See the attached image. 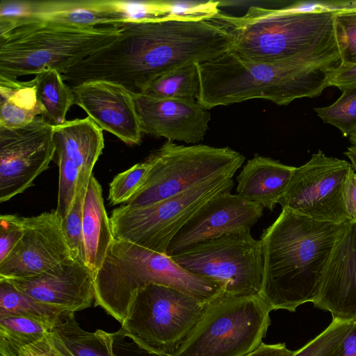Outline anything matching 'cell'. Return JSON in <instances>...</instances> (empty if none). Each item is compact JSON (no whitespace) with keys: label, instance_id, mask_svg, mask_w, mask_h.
Returning a JSON list of instances; mask_svg holds the SVG:
<instances>
[{"label":"cell","instance_id":"obj_1","mask_svg":"<svg viewBox=\"0 0 356 356\" xmlns=\"http://www.w3.org/2000/svg\"><path fill=\"white\" fill-rule=\"evenodd\" d=\"M109 46L63 72L74 86L105 81L142 93L156 78L191 63H201L233 48L230 35L205 19L163 17L131 20Z\"/></svg>","mask_w":356,"mask_h":356},{"label":"cell","instance_id":"obj_2","mask_svg":"<svg viewBox=\"0 0 356 356\" xmlns=\"http://www.w3.org/2000/svg\"><path fill=\"white\" fill-rule=\"evenodd\" d=\"M346 222L319 221L283 209L264 230L260 238V296L273 310L294 312L301 305L314 302L333 248Z\"/></svg>","mask_w":356,"mask_h":356},{"label":"cell","instance_id":"obj_3","mask_svg":"<svg viewBox=\"0 0 356 356\" xmlns=\"http://www.w3.org/2000/svg\"><path fill=\"white\" fill-rule=\"evenodd\" d=\"M339 54L278 63L245 60L233 49L197 63V103L207 109L252 99L288 105L300 98L321 95L341 65Z\"/></svg>","mask_w":356,"mask_h":356},{"label":"cell","instance_id":"obj_4","mask_svg":"<svg viewBox=\"0 0 356 356\" xmlns=\"http://www.w3.org/2000/svg\"><path fill=\"white\" fill-rule=\"evenodd\" d=\"M232 37L242 58L278 63L339 54L334 10L326 1H298L282 8L251 6L241 17L221 11L209 19Z\"/></svg>","mask_w":356,"mask_h":356},{"label":"cell","instance_id":"obj_5","mask_svg":"<svg viewBox=\"0 0 356 356\" xmlns=\"http://www.w3.org/2000/svg\"><path fill=\"white\" fill-rule=\"evenodd\" d=\"M94 283L95 305L120 323L134 294L149 284L177 289L204 303L223 291L218 282L186 270L166 254L115 238Z\"/></svg>","mask_w":356,"mask_h":356},{"label":"cell","instance_id":"obj_6","mask_svg":"<svg viewBox=\"0 0 356 356\" xmlns=\"http://www.w3.org/2000/svg\"><path fill=\"white\" fill-rule=\"evenodd\" d=\"M120 35V27L81 28L27 21L0 35V76L17 79L47 68L62 74L109 46Z\"/></svg>","mask_w":356,"mask_h":356},{"label":"cell","instance_id":"obj_7","mask_svg":"<svg viewBox=\"0 0 356 356\" xmlns=\"http://www.w3.org/2000/svg\"><path fill=\"white\" fill-rule=\"evenodd\" d=\"M269 304L260 296L220 293L173 356H245L264 342L270 325Z\"/></svg>","mask_w":356,"mask_h":356},{"label":"cell","instance_id":"obj_8","mask_svg":"<svg viewBox=\"0 0 356 356\" xmlns=\"http://www.w3.org/2000/svg\"><path fill=\"white\" fill-rule=\"evenodd\" d=\"M142 186L124 204L145 207L219 178H232L245 156L229 147L179 145L167 141L146 159Z\"/></svg>","mask_w":356,"mask_h":356},{"label":"cell","instance_id":"obj_9","mask_svg":"<svg viewBox=\"0 0 356 356\" xmlns=\"http://www.w3.org/2000/svg\"><path fill=\"white\" fill-rule=\"evenodd\" d=\"M205 303L177 289L149 284L129 302L118 334L156 356H173L194 328Z\"/></svg>","mask_w":356,"mask_h":356},{"label":"cell","instance_id":"obj_10","mask_svg":"<svg viewBox=\"0 0 356 356\" xmlns=\"http://www.w3.org/2000/svg\"><path fill=\"white\" fill-rule=\"evenodd\" d=\"M234 185L232 178H219L148 206L123 204L113 209L109 218L113 238L166 254L174 236L196 211Z\"/></svg>","mask_w":356,"mask_h":356},{"label":"cell","instance_id":"obj_11","mask_svg":"<svg viewBox=\"0 0 356 356\" xmlns=\"http://www.w3.org/2000/svg\"><path fill=\"white\" fill-rule=\"evenodd\" d=\"M170 257L186 270L218 282L225 293L260 295L261 244L250 230L197 243Z\"/></svg>","mask_w":356,"mask_h":356},{"label":"cell","instance_id":"obj_12","mask_svg":"<svg viewBox=\"0 0 356 356\" xmlns=\"http://www.w3.org/2000/svg\"><path fill=\"white\" fill-rule=\"evenodd\" d=\"M351 164L318 150L295 172L277 204L319 221L337 224L348 221L343 204V189Z\"/></svg>","mask_w":356,"mask_h":356},{"label":"cell","instance_id":"obj_13","mask_svg":"<svg viewBox=\"0 0 356 356\" xmlns=\"http://www.w3.org/2000/svg\"><path fill=\"white\" fill-rule=\"evenodd\" d=\"M55 154L54 127L40 116L19 128L0 129V202L33 186Z\"/></svg>","mask_w":356,"mask_h":356},{"label":"cell","instance_id":"obj_14","mask_svg":"<svg viewBox=\"0 0 356 356\" xmlns=\"http://www.w3.org/2000/svg\"><path fill=\"white\" fill-rule=\"evenodd\" d=\"M61 222L56 209L22 216V237L0 262V280L35 276L72 257Z\"/></svg>","mask_w":356,"mask_h":356},{"label":"cell","instance_id":"obj_15","mask_svg":"<svg viewBox=\"0 0 356 356\" xmlns=\"http://www.w3.org/2000/svg\"><path fill=\"white\" fill-rule=\"evenodd\" d=\"M264 207L231 191L221 192L207 202L174 236L166 255L225 235L250 230L263 215Z\"/></svg>","mask_w":356,"mask_h":356},{"label":"cell","instance_id":"obj_16","mask_svg":"<svg viewBox=\"0 0 356 356\" xmlns=\"http://www.w3.org/2000/svg\"><path fill=\"white\" fill-rule=\"evenodd\" d=\"M4 280L65 312L74 314L90 307L95 300V275L86 264L72 257L35 276Z\"/></svg>","mask_w":356,"mask_h":356},{"label":"cell","instance_id":"obj_17","mask_svg":"<svg viewBox=\"0 0 356 356\" xmlns=\"http://www.w3.org/2000/svg\"><path fill=\"white\" fill-rule=\"evenodd\" d=\"M74 104L100 129L129 145L141 142L142 130L131 92L113 82L94 81L71 87Z\"/></svg>","mask_w":356,"mask_h":356},{"label":"cell","instance_id":"obj_18","mask_svg":"<svg viewBox=\"0 0 356 356\" xmlns=\"http://www.w3.org/2000/svg\"><path fill=\"white\" fill-rule=\"evenodd\" d=\"M7 13L13 28L34 19L81 28L120 27L128 21L120 0H12Z\"/></svg>","mask_w":356,"mask_h":356},{"label":"cell","instance_id":"obj_19","mask_svg":"<svg viewBox=\"0 0 356 356\" xmlns=\"http://www.w3.org/2000/svg\"><path fill=\"white\" fill-rule=\"evenodd\" d=\"M131 95L143 133L188 144H197L204 139L211 114L197 102Z\"/></svg>","mask_w":356,"mask_h":356},{"label":"cell","instance_id":"obj_20","mask_svg":"<svg viewBox=\"0 0 356 356\" xmlns=\"http://www.w3.org/2000/svg\"><path fill=\"white\" fill-rule=\"evenodd\" d=\"M313 304L332 318L356 321V220L348 221L337 239Z\"/></svg>","mask_w":356,"mask_h":356},{"label":"cell","instance_id":"obj_21","mask_svg":"<svg viewBox=\"0 0 356 356\" xmlns=\"http://www.w3.org/2000/svg\"><path fill=\"white\" fill-rule=\"evenodd\" d=\"M296 168L255 154L236 177L237 194L273 211Z\"/></svg>","mask_w":356,"mask_h":356},{"label":"cell","instance_id":"obj_22","mask_svg":"<svg viewBox=\"0 0 356 356\" xmlns=\"http://www.w3.org/2000/svg\"><path fill=\"white\" fill-rule=\"evenodd\" d=\"M56 153L64 154L80 170L78 184L88 181L104 147L103 130L89 117L54 127Z\"/></svg>","mask_w":356,"mask_h":356},{"label":"cell","instance_id":"obj_23","mask_svg":"<svg viewBox=\"0 0 356 356\" xmlns=\"http://www.w3.org/2000/svg\"><path fill=\"white\" fill-rule=\"evenodd\" d=\"M82 233L86 264L94 275L102 267L114 238L102 188L92 175L83 201Z\"/></svg>","mask_w":356,"mask_h":356},{"label":"cell","instance_id":"obj_24","mask_svg":"<svg viewBox=\"0 0 356 356\" xmlns=\"http://www.w3.org/2000/svg\"><path fill=\"white\" fill-rule=\"evenodd\" d=\"M0 129L26 126L44 113L33 80L20 81L0 76Z\"/></svg>","mask_w":356,"mask_h":356},{"label":"cell","instance_id":"obj_25","mask_svg":"<svg viewBox=\"0 0 356 356\" xmlns=\"http://www.w3.org/2000/svg\"><path fill=\"white\" fill-rule=\"evenodd\" d=\"M33 80L38 102L44 109L40 117L54 127L64 124L67 111L74 104L72 88L65 83L61 73L54 69L42 70Z\"/></svg>","mask_w":356,"mask_h":356},{"label":"cell","instance_id":"obj_26","mask_svg":"<svg viewBox=\"0 0 356 356\" xmlns=\"http://www.w3.org/2000/svg\"><path fill=\"white\" fill-rule=\"evenodd\" d=\"M54 329L75 356H115L114 334L101 330L94 332L83 330L74 313L65 312Z\"/></svg>","mask_w":356,"mask_h":356},{"label":"cell","instance_id":"obj_27","mask_svg":"<svg viewBox=\"0 0 356 356\" xmlns=\"http://www.w3.org/2000/svg\"><path fill=\"white\" fill-rule=\"evenodd\" d=\"M65 313L19 291L9 282L0 280V318L23 316L54 328Z\"/></svg>","mask_w":356,"mask_h":356},{"label":"cell","instance_id":"obj_28","mask_svg":"<svg viewBox=\"0 0 356 356\" xmlns=\"http://www.w3.org/2000/svg\"><path fill=\"white\" fill-rule=\"evenodd\" d=\"M199 93L197 63H191L156 78L140 94L153 98L197 102Z\"/></svg>","mask_w":356,"mask_h":356},{"label":"cell","instance_id":"obj_29","mask_svg":"<svg viewBox=\"0 0 356 356\" xmlns=\"http://www.w3.org/2000/svg\"><path fill=\"white\" fill-rule=\"evenodd\" d=\"M342 65H356V1H331Z\"/></svg>","mask_w":356,"mask_h":356},{"label":"cell","instance_id":"obj_30","mask_svg":"<svg viewBox=\"0 0 356 356\" xmlns=\"http://www.w3.org/2000/svg\"><path fill=\"white\" fill-rule=\"evenodd\" d=\"M355 321L332 318L330 325L293 356H340L344 339Z\"/></svg>","mask_w":356,"mask_h":356},{"label":"cell","instance_id":"obj_31","mask_svg":"<svg viewBox=\"0 0 356 356\" xmlns=\"http://www.w3.org/2000/svg\"><path fill=\"white\" fill-rule=\"evenodd\" d=\"M341 96L331 105L314 110L325 124L338 129L347 137L356 131V86L341 90Z\"/></svg>","mask_w":356,"mask_h":356},{"label":"cell","instance_id":"obj_32","mask_svg":"<svg viewBox=\"0 0 356 356\" xmlns=\"http://www.w3.org/2000/svg\"><path fill=\"white\" fill-rule=\"evenodd\" d=\"M54 328L42 323L19 316L0 318V341L19 346L33 342Z\"/></svg>","mask_w":356,"mask_h":356},{"label":"cell","instance_id":"obj_33","mask_svg":"<svg viewBox=\"0 0 356 356\" xmlns=\"http://www.w3.org/2000/svg\"><path fill=\"white\" fill-rule=\"evenodd\" d=\"M88 183L89 181L78 185L76 197L71 210L61 222L63 232L72 258L79 259L84 264H86V256L82 233V219L83 201Z\"/></svg>","mask_w":356,"mask_h":356},{"label":"cell","instance_id":"obj_34","mask_svg":"<svg viewBox=\"0 0 356 356\" xmlns=\"http://www.w3.org/2000/svg\"><path fill=\"white\" fill-rule=\"evenodd\" d=\"M0 353L8 356H75L54 328L40 339L19 346L0 341Z\"/></svg>","mask_w":356,"mask_h":356},{"label":"cell","instance_id":"obj_35","mask_svg":"<svg viewBox=\"0 0 356 356\" xmlns=\"http://www.w3.org/2000/svg\"><path fill=\"white\" fill-rule=\"evenodd\" d=\"M149 165L146 159L115 176L109 184L108 200L111 204H125L139 190Z\"/></svg>","mask_w":356,"mask_h":356},{"label":"cell","instance_id":"obj_36","mask_svg":"<svg viewBox=\"0 0 356 356\" xmlns=\"http://www.w3.org/2000/svg\"><path fill=\"white\" fill-rule=\"evenodd\" d=\"M55 156L59 168L58 204L56 210L63 220L69 214L75 200L80 170L64 154L56 153Z\"/></svg>","mask_w":356,"mask_h":356},{"label":"cell","instance_id":"obj_37","mask_svg":"<svg viewBox=\"0 0 356 356\" xmlns=\"http://www.w3.org/2000/svg\"><path fill=\"white\" fill-rule=\"evenodd\" d=\"M166 17L184 19H209L220 10V1H163Z\"/></svg>","mask_w":356,"mask_h":356},{"label":"cell","instance_id":"obj_38","mask_svg":"<svg viewBox=\"0 0 356 356\" xmlns=\"http://www.w3.org/2000/svg\"><path fill=\"white\" fill-rule=\"evenodd\" d=\"M23 235L22 216L2 214L0 216V262L13 250Z\"/></svg>","mask_w":356,"mask_h":356},{"label":"cell","instance_id":"obj_39","mask_svg":"<svg viewBox=\"0 0 356 356\" xmlns=\"http://www.w3.org/2000/svg\"><path fill=\"white\" fill-rule=\"evenodd\" d=\"M343 204L348 221L356 220V172L353 168L343 185Z\"/></svg>","mask_w":356,"mask_h":356},{"label":"cell","instance_id":"obj_40","mask_svg":"<svg viewBox=\"0 0 356 356\" xmlns=\"http://www.w3.org/2000/svg\"><path fill=\"white\" fill-rule=\"evenodd\" d=\"M334 86L340 90L345 88L356 86V65H341L334 72L329 87Z\"/></svg>","mask_w":356,"mask_h":356},{"label":"cell","instance_id":"obj_41","mask_svg":"<svg viewBox=\"0 0 356 356\" xmlns=\"http://www.w3.org/2000/svg\"><path fill=\"white\" fill-rule=\"evenodd\" d=\"M295 350H289L285 343H263L256 350L245 356H293Z\"/></svg>","mask_w":356,"mask_h":356},{"label":"cell","instance_id":"obj_42","mask_svg":"<svg viewBox=\"0 0 356 356\" xmlns=\"http://www.w3.org/2000/svg\"><path fill=\"white\" fill-rule=\"evenodd\" d=\"M340 356H356V321L343 340Z\"/></svg>","mask_w":356,"mask_h":356},{"label":"cell","instance_id":"obj_43","mask_svg":"<svg viewBox=\"0 0 356 356\" xmlns=\"http://www.w3.org/2000/svg\"><path fill=\"white\" fill-rule=\"evenodd\" d=\"M344 154L350 159L353 169L356 172V146L352 145L347 148Z\"/></svg>","mask_w":356,"mask_h":356},{"label":"cell","instance_id":"obj_44","mask_svg":"<svg viewBox=\"0 0 356 356\" xmlns=\"http://www.w3.org/2000/svg\"><path fill=\"white\" fill-rule=\"evenodd\" d=\"M349 141L353 145L356 146V131L349 136Z\"/></svg>","mask_w":356,"mask_h":356},{"label":"cell","instance_id":"obj_45","mask_svg":"<svg viewBox=\"0 0 356 356\" xmlns=\"http://www.w3.org/2000/svg\"><path fill=\"white\" fill-rule=\"evenodd\" d=\"M0 355H1V356H8V355H6L5 354H1V353H0Z\"/></svg>","mask_w":356,"mask_h":356}]
</instances>
